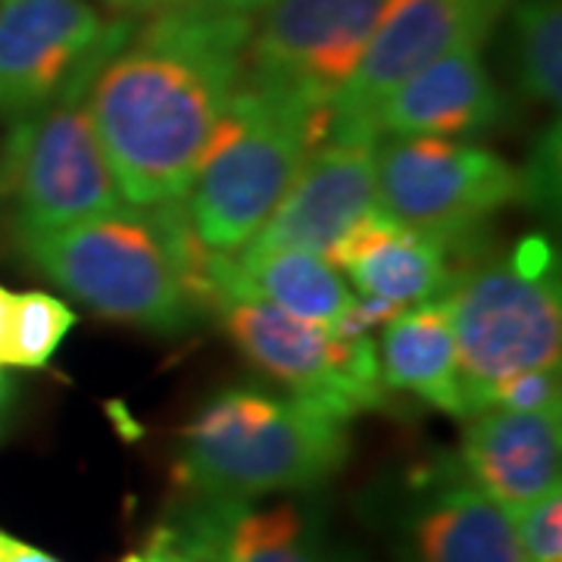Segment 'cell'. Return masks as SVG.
<instances>
[{"label": "cell", "mask_w": 562, "mask_h": 562, "mask_svg": "<svg viewBox=\"0 0 562 562\" xmlns=\"http://www.w3.org/2000/svg\"><path fill=\"white\" fill-rule=\"evenodd\" d=\"M347 422L301 397L225 387L181 435L176 479L206 501H260L310 491L341 472Z\"/></svg>", "instance_id": "cell-3"}, {"label": "cell", "mask_w": 562, "mask_h": 562, "mask_svg": "<svg viewBox=\"0 0 562 562\" xmlns=\"http://www.w3.org/2000/svg\"><path fill=\"white\" fill-rule=\"evenodd\" d=\"M401 543L406 562H522L509 513L469 482L460 462H435L413 482Z\"/></svg>", "instance_id": "cell-13"}, {"label": "cell", "mask_w": 562, "mask_h": 562, "mask_svg": "<svg viewBox=\"0 0 562 562\" xmlns=\"http://www.w3.org/2000/svg\"><path fill=\"white\" fill-rule=\"evenodd\" d=\"M557 176H560V125L553 122V128L538 140L525 172H519V201L541 210L557 206V194H560Z\"/></svg>", "instance_id": "cell-24"}, {"label": "cell", "mask_w": 562, "mask_h": 562, "mask_svg": "<svg viewBox=\"0 0 562 562\" xmlns=\"http://www.w3.org/2000/svg\"><path fill=\"white\" fill-rule=\"evenodd\" d=\"M460 469L506 513L560 487L562 413L482 409L462 428Z\"/></svg>", "instance_id": "cell-15"}, {"label": "cell", "mask_w": 562, "mask_h": 562, "mask_svg": "<svg viewBox=\"0 0 562 562\" xmlns=\"http://www.w3.org/2000/svg\"><path fill=\"white\" fill-rule=\"evenodd\" d=\"M513 47L519 88L531 101L557 110L562 94L560 0H519L513 7Z\"/></svg>", "instance_id": "cell-20"}, {"label": "cell", "mask_w": 562, "mask_h": 562, "mask_svg": "<svg viewBox=\"0 0 562 562\" xmlns=\"http://www.w3.org/2000/svg\"><path fill=\"white\" fill-rule=\"evenodd\" d=\"M157 535L194 562H362L291 503L257 509L247 501L198 497L179 522Z\"/></svg>", "instance_id": "cell-14"}, {"label": "cell", "mask_w": 562, "mask_h": 562, "mask_svg": "<svg viewBox=\"0 0 562 562\" xmlns=\"http://www.w3.org/2000/svg\"><path fill=\"white\" fill-rule=\"evenodd\" d=\"M513 0H384L357 72L331 103V120L375 128L379 103L428 63L462 47H482Z\"/></svg>", "instance_id": "cell-11"}, {"label": "cell", "mask_w": 562, "mask_h": 562, "mask_svg": "<svg viewBox=\"0 0 562 562\" xmlns=\"http://www.w3.org/2000/svg\"><path fill=\"white\" fill-rule=\"evenodd\" d=\"M79 322V313L47 291L13 294L10 331L3 344V366L16 369H44L60 350L63 338Z\"/></svg>", "instance_id": "cell-21"}, {"label": "cell", "mask_w": 562, "mask_h": 562, "mask_svg": "<svg viewBox=\"0 0 562 562\" xmlns=\"http://www.w3.org/2000/svg\"><path fill=\"white\" fill-rule=\"evenodd\" d=\"M29 266L103 319L181 335L213 313L220 254L198 238L184 198L110 210L20 238Z\"/></svg>", "instance_id": "cell-2"}, {"label": "cell", "mask_w": 562, "mask_h": 562, "mask_svg": "<svg viewBox=\"0 0 562 562\" xmlns=\"http://www.w3.org/2000/svg\"><path fill=\"white\" fill-rule=\"evenodd\" d=\"M447 306L465 419L487 387L522 369H560L562 291L557 250L541 235L450 276Z\"/></svg>", "instance_id": "cell-5"}, {"label": "cell", "mask_w": 562, "mask_h": 562, "mask_svg": "<svg viewBox=\"0 0 562 562\" xmlns=\"http://www.w3.org/2000/svg\"><path fill=\"white\" fill-rule=\"evenodd\" d=\"M375 350L384 387L416 394L435 409L465 419L457 341L441 301L413 303L409 310H397L382 325Z\"/></svg>", "instance_id": "cell-19"}, {"label": "cell", "mask_w": 562, "mask_h": 562, "mask_svg": "<svg viewBox=\"0 0 562 562\" xmlns=\"http://www.w3.org/2000/svg\"><path fill=\"white\" fill-rule=\"evenodd\" d=\"M0 562H63L54 553L41 550L35 543L22 541L16 535H10L7 528H0Z\"/></svg>", "instance_id": "cell-26"}, {"label": "cell", "mask_w": 562, "mask_h": 562, "mask_svg": "<svg viewBox=\"0 0 562 562\" xmlns=\"http://www.w3.org/2000/svg\"><path fill=\"white\" fill-rule=\"evenodd\" d=\"M384 0H272L247 44L244 81L331 106L357 72Z\"/></svg>", "instance_id": "cell-10"}, {"label": "cell", "mask_w": 562, "mask_h": 562, "mask_svg": "<svg viewBox=\"0 0 562 562\" xmlns=\"http://www.w3.org/2000/svg\"><path fill=\"white\" fill-rule=\"evenodd\" d=\"M328 128L331 106L316 110L241 79L184 194L198 238L216 254L254 241Z\"/></svg>", "instance_id": "cell-4"}, {"label": "cell", "mask_w": 562, "mask_h": 562, "mask_svg": "<svg viewBox=\"0 0 562 562\" xmlns=\"http://www.w3.org/2000/svg\"><path fill=\"white\" fill-rule=\"evenodd\" d=\"M254 22L210 0L150 16L103 63L85 106L132 206L188 194L206 144L241 88Z\"/></svg>", "instance_id": "cell-1"}, {"label": "cell", "mask_w": 562, "mask_h": 562, "mask_svg": "<svg viewBox=\"0 0 562 562\" xmlns=\"http://www.w3.org/2000/svg\"><path fill=\"white\" fill-rule=\"evenodd\" d=\"M241 294L279 306L297 319L338 322L357 294L331 262L297 247H241L235 257L220 254L213 272V310L220 297Z\"/></svg>", "instance_id": "cell-18"}, {"label": "cell", "mask_w": 562, "mask_h": 562, "mask_svg": "<svg viewBox=\"0 0 562 562\" xmlns=\"http://www.w3.org/2000/svg\"><path fill=\"white\" fill-rule=\"evenodd\" d=\"M113 16L120 20H144V16H160V13H169L176 7H184L191 0H103Z\"/></svg>", "instance_id": "cell-25"}, {"label": "cell", "mask_w": 562, "mask_h": 562, "mask_svg": "<svg viewBox=\"0 0 562 562\" xmlns=\"http://www.w3.org/2000/svg\"><path fill=\"white\" fill-rule=\"evenodd\" d=\"M120 562H179V560H176V550L162 541L160 535H154V541H150L147 550H140V553H128V557H122Z\"/></svg>", "instance_id": "cell-27"}, {"label": "cell", "mask_w": 562, "mask_h": 562, "mask_svg": "<svg viewBox=\"0 0 562 562\" xmlns=\"http://www.w3.org/2000/svg\"><path fill=\"white\" fill-rule=\"evenodd\" d=\"M232 344L291 391V397L350 422L384 403L372 338H347L335 325L297 319L257 297L228 294L216 310Z\"/></svg>", "instance_id": "cell-8"}, {"label": "cell", "mask_w": 562, "mask_h": 562, "mask_svg": "<svg viewBox=\"0 0 562 562\" xmlns=\"http://www.w3.org/2000/svg\"><path fill=\"white\" fill-rule=\"evenodd\" d=\"M85 91L13 122L0 150V201L10 203L16 238L63 228L122 206Z\"/></svg>", "instance_id": "cell-7"}, {"label": "cell", "mask_w": 562, "mask_h": 562, "mask_svg": "<svg viewBox=\"0 0 562 562\" xmlns=\"http://www.w3.org/2000/svg\"><path fill=\"white\" fill-rule=\"evenodd\" d=\"M13 403H16V391H13V382L3 375V369H0V438H3V431H7V425L13 419Z\"/></svg>", "instance_id": "cell-28"}, {"label": "cell", "mask_w": 562, "mask_h": 562, "mask_svg": "<svg viewBox=\"0 0 562 562\" xmlns=\"http://www.w3.org/2000/svg\"><path fill=\"white\" fill-rule=\"evenodd\" d=\"M375 132L328 128L250 247H297L325 257L353 222L375 210Z\"/></svg>", "instance_id": "cell-12"}, {"label": "cell", "mask_w": 562, "mask_h": 562, "mask_svg": "<svg viewBox=\"0 0 562 562\" xmlns=\"http://www.w3.org/2000/svg\"><path fill=\"white\" fill-rule=\"evenodd\" d=\"M10 310H13V294L0 284V369H3V344L10 331Z\"/></svg>", "instance_id": "cell-30"}, {"label": "cell", "mask_w": 562, "mask_h": 562, "mask_svg": "<svg viewBox=\"0 0 562 562\" xmlns=\"http://www.w3.org/2000/svg\"><path fill=\"white\" fill-rule=\"evenodd\" d=\"M213 7L220 10H228V13H241V16H254L260 13L262 7H269L272 0H210Z\"/></svg>", "instance_id": "cell-29"}, {"label": "cell", "mask_w": 562, "mask_h": 562, "mask_svg": "<svg viewBox=\"0 0 562 562\" xmlns=\"http://www.w3.org/2000/svg\"><path fill=\"white\" fill-rule=\"evenodd\" d=\"M516 201L519 172L487 147L428 135H391L375 147V210L443 250L475 244Z\"/></svg>", "instance_id": "cell-6"}, {"label": "cell", "mask_w": 562, "mask_h": 562, "mask_svg": "<svg viewBox=\"0 0 562 562\" xmlns=\"http://www.w3.org/2000/svg\"><path fill=\"white\" fill-rule=\"evenodd\" d=\"M503 116L506 101L484 66L482 47H462L394 88L372 122L379 135L462 138L482 135Z\"/></svg>", "instance_id": "cell-16"}, {"label": "cell", "mask_w": 562, "mask_h": 562, "mask_svg": "<svg viewBox=\"0 0 562 562\" xmlns=\"http://www.w3.org/2000/svg\"><path fill=\"white\" fill-rule=\"evenodd\" d=\"M325 260L341 269L362 297L413 306L447 291V250L369 210L344 232Z\"/></svg>", "instance_id": "cell-17"}, {"label": "cell", "mask_w": 562, "mask_h": 562, "mask_svg": "<svg viewBox=\"0 0 562 562\" xmlns=\"http://www.w3.org/2000/svg\"><path fill=\"white\" fill-rule=\"evenodd\" d=\"M135 29L85 0H0V120H25L88 88Z\"/></svg>", "instance_id": "cell-9"}, {"label": "cell", "mask_w": 562, "mask_h": 562, "mask_svg": "<svg viewBox=\"0 0 562 562\" xmlns=\"http://www.w3.org/2000/svg\"><path fill=\"white\" fill-rule=\"evenodd\" d=\"M482 409H513V413L562 409L560 369H522L503 375L487 387Z\"/></svg>", "instance_id": "cell-23"}, {"label": "cell", "mask_w": 562, "mask_h": 562, "mask_svg": "<svg viewBox=\"0 0 562 562\" xmlns=\"http://www.w3.org/2000/svg\"><path fill=\"white\" fill-rule=\"evenodd\" d=\"M522 562H562V487L509 513Z\"/></svg>", "instance_id": "cell-22"}]
</instances>
